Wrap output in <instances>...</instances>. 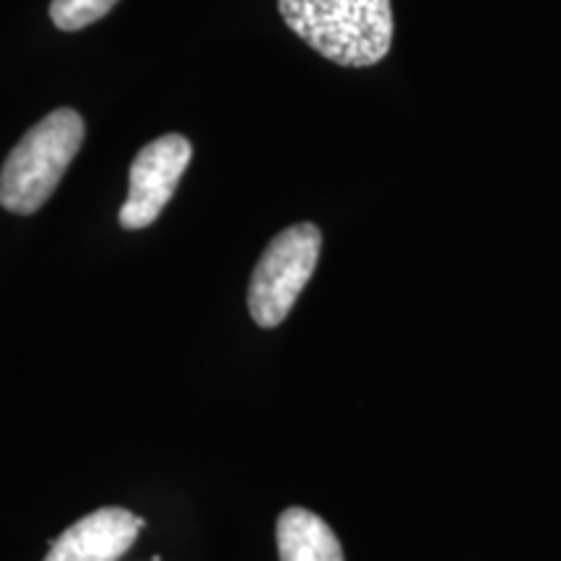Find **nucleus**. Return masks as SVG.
<instances>
[{"label":"nucleus","mask_w":561,"mask_h":561,"mask_svg":"<svg viewBox=\"0 0 561 561\" xmlns=\"http://www.w3.org/2000/svg\"><path fill=\"white\" fill-rule=\"evenodd\" d=\"M284 24L343 68L377 66L392 47L390 0H278Z\"/></svg>","instance_id":"obj_1"},{"label":"nucleus","mask_w":561,"mask_h":561,"mask_svg":"<svg viewBox=\"0 0 561 561\" xmlns=\"http://www.w3.org/2000/svg\"><path fill=\"white\" fill-rule=\"evenodd\" d=\"M83 136V117L70 107L53 110L32 125L0 170V206L21 216L45 206L81 151Z\"/></svg>","instance_id":"obj_2"},{"label":"nucleus","mask_w":561,"mask_h":561,"mask_svg":"<svg viewBox=\"0 0 561 561\" xmlns=\"http://www.w3.org/2000/svg\"><path fill=\"white\" fill-rule=\"evenodd\" d=\"M322 234L314 224H294L278 231L263 250L248 286V307L261 328H276L289 318L294 301L318 268Z\"/></svg>","instance_id":"obj_3"},{"label":"nucleus","mask_w":561,"mask_h":561,"mask_svg":"<svg viewBox=\"0 0 561 561\" xmlns=\"http://www.w3.org/2000/svg\"><path fill=\"white\" fill-rule=\"evenodd\" d=\"M191 159V140L180 136V133H167V136L144 146L130 164V187L128 198H125L121 208V227H151L167 203L172 201Z\"/></svg>","instance_id":"obj_4"},{"label":"nucleus","mask_w":561,"mask_h":561,"mask_svg":"<svg viewBox=\"0 0 561 561\" xmlns=\"http://www.w3.org/2000/svg\"><path fill=\"white\" fill-rule=\"evenodd\" d=\"M144 520L123 507H102L50 541L45 561H117L136 543Z\"/></svg>","instance_id":"obj_5"},{"label":"nucleus","mask_w":561,"mask_h":561,"mask_svg":"<svg viewBox=\"0 0 561 561\" xmlns=\"http://www.w3.org/2000/svg\"><path fill=\"white\" fill-rule=\"evenodd\" d=\"M276 541L280 561H343L341 541L331 525L305 507L280 512Z\"/></svg>","instance_id":"obj_6"},{"label":"nucleus","mask_w":561,"mask_h":561,"mask_svg":"<svg viewBox=\"0 0 561 561\" xmlns=\"http://www.w3.org/2000/svg\"><path fill=\"white\" fill-rule=\"evenodd\" d=\"M117 0H53L50 19L60 32H79L107 16Z\"/></svg>","instance_id":"obj_7"}]
</instances>
